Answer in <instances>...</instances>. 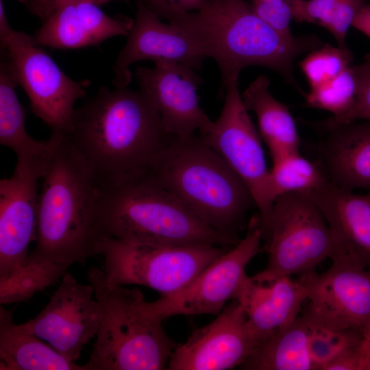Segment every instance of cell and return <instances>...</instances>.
<instances>
[{
	"mask_svg": "<svg viewBox=\"0 0 370 370\" xmlns=\"http://www.w3.org/2000/svg\"><path fill=\"white\" fill-rule=\"evenodd\" d=\"M256 346L244 309L234 300L214 320L195 330L184 343L176 345L167 369H233L239 367Z\"/></svg>",
	"mask_w": 370,
	"mask_h": 370,
	"instance_id": "2e32d148",
	"label": "cell"
},
{
	"mask_svg": "<svg viewBox=\"0 0 370 370\" xmlns=\"http://www.w3.org/2000/svg\"><path fill=\"white\" fill-rule=\"evenodd\" d=\"M18 85L5 60L0 64V144L13 151L17 160H28L46 157L50 152L53 140L33 138L25 127V112L18 100Z\"/></svg>",
	"mask_w": 370,
	"mask_h": 370,
	"instance_id": "d4e9b609",
	"label": "cell"
},
{
	"mask_svg": "<svg viewBox=\"0 0 370 370\" xmlns=\"http://www.w3.org/2000/svg\"><path fill=\"white\" fill-rule=\"evenodd\" d=\"M352 26L370 38V5L363 3L360 6Z\"/></svg>",
	"mask_w": 370,
	"mask_h": 370,
	"instance_id": "d590c367",
	"label": "cell"
},
{
	"mask_svg": "<svg viewBox=\"0 0 370 370\" xmlns=\"http://www.w3.org/2000/svg\"><path fill=\"white\" fill-rule=\"evenodd\" d=\"M99 223L103 237L140 244L233 247L241 239L208 225L143 171L100 184Z\"/></svg>",
	"mask_w": 370,
	"mask_h": 370,
	"instance_id": "5b68a950",
	"label": "cell"
},
{
	"mask_svg": "<svg viewBox=\"0 0 370 370\" xmlns=\"http://www.w3.org/2000/svg\"><path fill=\"white\" fill-rule=\"evenodd\" d=\"M12 311L0 307L1 370H86L14 323Z\"/></svg>",
	"mask_w": 370,
	"mask_h": 370,
	"instance_id": "603a6c76",
	"label": "cell"
},
{
	"mask_svg": "<svg viewBox=\"0 0 370 370\" xmlns=\"http://www.w3.org/2000/svg\"><path fill=\"white\" fill-rule=\"evenodd\" d=\"M353 69L356 82L355 103L352 110L338 123L370 120V56L362 63L353 65Z\"/></svg>",
	"mask_w": 370,
	"mask_h": 370,
	"instance_id": "1f68e13d",
	"label": "cell"
},
{
	"mask_svg": "<svg viewBox=\"0 0 370 370\" xmlns=\"http://www.w3.org/2000/svg\"><path fill=\"white\" fill-rule=\"evenodd\" d=\"M310 323L302 313L258 344L239 366L246 370H313L308 349Z\"/></svg>",
	"mask_w": 370,
	"mask_h": 370,
	"instance_id": "cb8c5ba5",
	"label": "cell"
},
{
	"mask_svg": "<svg viewBox=\"0 0 370 370\" xmlns=\"http://www.w3.org/2000/svg\"><path fill=\"white\" fill-rule=\"evenodd\" d=\"M94 288L66 273L40 313L18 326L45 340L67 359L75 362L100 325L101 308Z\"/></svg>",
	"mask_w": 370,
	"mask_h": 370,
	"instance_id": "4fadbf2b",
	"label": "cell"
},
{
	"mask_svg": "<svg viewBox=\"0 0 370 370\" xmlns=\"http://www.w3.org/2000/svg\"><path fill=\"white\" fill-rule=\"evenodd\" d=\"M1 57L29 101L32 112L52 131L64 135L71 125L75 101L84 97L89 82L68 77L33 36L12 29L0 36Z\"/></svg>",
	"mask_w": 370,
	"mask_h": 370,
	"instance_id": "9c48e42d",
	"label": "cell"
},
{
	"mask_svg": "<svg viewBox=\"0 0 370 370\" xmlns=\"http://www.w3.org/2000/svg\"><path fill=\"white\" fill-rule=\"evenodd\" d=\"M38 195L35 246L29 258L69 267L99 255L100 183L72 145L51 134Z\"/></svg>",
	"mask_w": 370,
	"mask_h": 370,
	"instance_id": "3957f363",
	"label": "cell"
},
{
	"mask_svg": "<svg viewBox=\"0 0 370 370\" xmlns=\"http://www.w3.org/2000/svg\"><path fill=\"white\" fill-rule=\"evenodd\" d=\"M160 18L143 0L137 2L133 27L112 67L114 87L128 86L132 77L130 66L140 60H164L195 70L201 68L207 58L201 47L181 29Z\"/></svg>",
	"mask_w": 370,
	"mask_h": 370,
	"instance_id": "e0dca14e",
	"label": "cell"
},
{
	"mask_svg": "<svg viewBox=\"0 0 370 370\" xmlns=\"http://www.w3.org/2000/svg\"><path fill=\"white\" fill-rule=\"evenodd\" d=\"M111 1H113V0H54V2H53V10L56 7H58V6H59L60 5H62L64 3H68V2H71V1L88 2V3H93V4L97 5L99 6L100 5H102L103 3H108V2ZM123 1H127V0H123Z\"/></svg>",
	"mask_w": 370,
	"mask_h": 370,
	"instance_id": "f35d334b",
	"label": "cell"
},
{
	"mask_svg": "<svg viewBox=\"0 0 370 370\" xmlns=\"http://www.w3.org/2000/svg\"><path fill=\"white\" fill-rule=\"evenodd\" d=\"M358 349L360 356V370H370V322L362 330Z\"/></svg>",
	"mask_w": 370,
	"mask_h": 370,
	"instance_id": "e575fe53",
	"label": "cell"
},
{
	"mask_svg": "<svg viewBox=\"0 0 370 370\" xmlns=\"http://www.w3.org/2000/svg\"><path fill=\"white\" fill-rule=\"evenodd\" d=\"M223 92L225 103L219 116L210 131L200 136L247 185L258 217L264 219L269 215L274 199L260 135L243 103L238 79L230 81Z\"/></svg>",
	"mask_w": 370,
	"mask_h": 370,
	"instance_id": "8fae6325",
	"label": "cell"
},
{
	"mask_svg": "<svg viewBox=\"0 0 370 370\" xmlns=\"http://www.w3.org/2000/svg\"><path fill=\"white\" fill-rule=\"evenodd\" d=\"M365 0H332L330 7L318 23L336 39L338 47L347 49L346 36L354 18Z\"/></svg>",
	"mask_w": 370,
	"mask_h": 370,
	"instance_id": "4dcf8cb0",
	"label": "cell"
},
{
	"mask_svg": "<svg viewBox=\"0 0 370 370\" xmlns=\"http://www.w3.org/2000/svg\"><path fill=\"white\" fill-rule=\"evenodd\" d=\"M232 247L212 244L163 246L104 236L99 245L108 282L141 285L168 295L189 283Z\"/></svg>",
	"mask_w": 370,
	"mask_h": 370,
	"instance_id": "ba28073f",
	"label": "cell"
},
{
	"mask_svg": "<svg viewBox=\"0 0 370 370\" xmlns=\"http://www.w3.org/2000/svg\"><path fill=\"white\" fill-rule=\"evenodd\" d=\"M69 267L35 262L29 257L17 271L0 280L1 305L28 301L36 293L56 282Z\"/></svg>",
	"mask_w": 370,
	"mask_h": 370,
	"instance_id": "4316f807",
	"label": "cell"
},
{
	"mask_svg": "<svg viewBox=\"0 0 370 370\" xmlns=\"http://www.w3.org/2000/svg\"><path fill=\"white\" fill-rule=\"evenodd\" d=\"M356 82L353 64L340 75L305 95L306 104L330 112L332 116L325 121L341 123L352 110L356 100Z\"/></svg>",
	"mask_w": 370,
	"mask_h": 370,
	"instance_id": "83f0119b",
	"label": "cell"
},
{
	"mask_svg": "<svg viewBox=\"0 0 370 370\" xmlns=\"http://www.w3.org/2000/svg\"><path fill=\"white\" fill-rule=\"evenodd\" d=\"M48 156L17 160L12 175L0 181V280L27 261L36 234L38 182Z\"/></svg>",
	"mask_w": 370,
	"mask_h": 370,
	"instance_id": "5bb4252c",
	"label": "cell"
},
{
	"mask_svg": "<svg viewBox=\"0 0 370 370\" xmlns=\"http://www.w3.org/2000/svg\"><path fill=\"white\" fill-rule=\"evenodd\" d=\"M175 4L177 8L185 11H195L199 10L206 0H166Z\"/></svg>",
	"mask_w": 370,
	"mask_h": 370,
	"instance_id": "74e56055",
	"label": "cell"
},
{
	"mask_svg": "<svg viewBox=\"0 0 370 370\" xmlns=\"http://www.w3.org/2000/svg\"><path fill=\"white\" fill-rule=\"evenodd\" d=\"M256 215L268 256L265 268L252 276L256 280L312 274L326 258L342 256L322 212L306 195H282L267 218Z\"/></svg>",
	"mask_w": 370,
	"mask_h": 370,
	"instance_id": "52a82bcc",
	"label": "cell"
},
{
	"mask_svg": "<svg viewBox=\"0 0 370 370\" xmlns=\"http://www.w3.org/2000/svg\"><path fill=\"white\" fill-rule=\"evenodd\" d=\"M159 17L181 29L213 58L221 77V90L238 79L247 66L275 71L302 90L293 76L300 55L323 45L315 35L286 36L263 21L245 0H206L197 10L185 11L166 0H143Z\"/></svg>",
	"mask_w": 370,
	"mask_h": 370,
	"instance_id": "6da1fadb",
	"label": "cell"
},
{
	"mask_svg": "<svg viewBox=\"0 0 370 370\" xmlns=\"http://www.w3.org/2000/svg\"><path fill=\"white\" fill-rule=\"evenodd\" d=\"M87 277L102 316L86 370L167 369L177 345L162 321L142 312L143 293L110 283L95 267L89 268Z\"/></svg>",
	"mask_w": 370,
	"mask_h": 370,
	"instance_id": "8992f818",
	"label": "cell"
},
{
	"mask_svg": "<svg viewBox=\"0 0 370 370\" xmlns=\"http://www.w3.org/2000/svg\"><path fill=\"white\" fill-rule=\"evenodd\" d=\"M25 3L33 13L42 21L47 18L53 10L54 0H21Z\"/></svg>",
	"mask_w": 370,
	"mask_h": 370,
	"instance_id": "8d00e7d4",
	"label": "cell"
},
{
	"mask_svg": "<svg viewBox=\"0 0 370 370\" xmlns=\"http://www.w3.org/2000/svg\"><path fill=\"white\" fill-rule=\"evenodd\" d=\"M251 5L257 15L278 32L294 36L290 27L293 15L289 0H251Z\"/></svg>",
	"mask_w": 370,
	"mask_h": 370,
	"instance_id": "d6a6232c",
	"label": "cell"
},
{
	"mask_svg": "<svg viewBox=\"0 0 370 370\" xmlns=\"http://www.w3.org/2000/svg\"><path fill=\"white\" fill-rule=\"evenodd\" d=\"M33 38L40 47L71 49L97 46L116 36H128L134 20L122 15L110 16L98 5L71 1L56 7L42 21Z\"/></svg>",
	"mask_w": 370,
	"mask_h": 370,
	"instance_id": "d6986e66",
	"label": "cell"
},
{
	"mask_svg": "<svg viewBox=\"0 0 370 370\" xmlns=\"http://www.w3.org/2000/svg\"><path fill=\"white\" fill-rule=\"evenodd\" d=\"M152 68L138 66L135 77L140 90L158 111L165 132L186 137L210 131L211 121L199 104L197 91L201 78L183 64L160 60Z\"/></svg>",
	"mask_w": 370,
	"mask_h": 370,
	"instance_id": "9a60e30c",
	"label": "cell"
},
{
	"mask_svg": "<svg viewBox=\"0 0 370 370\" xmlns=\"http://www.w3.org/2000/svg\"><path fill=\"white\" fill-rule=\"evenodd\" d=\"M262 233L256 214L245 236L206 267L189 283L153 301L143 298L140 308L147 317L162 321L176 315L219 314L247 276L249 262L262 250Z\"/></svg>",
	"mask_w": 370,
	"mask_h": 370,
	"instance_id": "30bf717a",
	"label": "cell"
},
{
	"mask_svg": "<svg viewBox=\"0 0 370 370\" xmlns=\"http://www.w3.org/2000/svg\"><path fill=\"white\" fill-rule=\"evenodd\" d=\"M362 334L361 330L330 329L310 323L308 349L313 370H321L340 354L356 345Z\"/></svg>",
	"mask_w": 370,
	"mask_h": 370,
	"instance_id": "f1b7e54d",
	"label": "cell"
},
{
	"mask_svg": "<svg viewBox=\"0 0 370 370\" xmlns=\"http://www.w3.org/2000/svg\"><path fill=\"white\" fill-rule=\"evenodd\" d=\"M306 195L322 212L341 254L370 270V193L356 194L328 181Z\"/></svg>",
	"mask_w": 370,
	"mask_h": 370,
	"instance_id": "44dd1931",
	"label": "cell"
},
{
	"mask_svg": "<svg viewBox=\"0 0 370 370\" xmlns=\"http://www.w3.org/2000/svg\"><path fill=\"white\" fill-rule=\"evenodd\" d=\"M314 273L297 279L285 275L263 282L245 278L233 300L244 309L256 346L297 319L306 301Z\"/></svg>",
	"mask_w": 370,
	"mask_h": 370,
	"instance_id": "ac0fdd59",
	"label": "cell"
},
{
	"mask_svg": "<svg viewBox=\"0 0 370 370\" xmlns=\"http://www.w3.org/2000/svg\"><path fill=\"white\" fill-rule=\"evenodd\" d=\"M350 50L325 44L313 50L300 62L310 86L317 87L334 79L352 65Z\"/></svg>",
	"mask_w": 370,
	"mask_h": 370,
	"instance_id": "f546056e",
	"label": "cell"
},
{
	"mask_svg": "<svg viewBox=\"0 0 370 370\" xmlns=\"http://www.w3.org/2000/svg\"><path fill=\"white\" fill-rule=\"evenodd\" d=\"M303 314L312 325L362 331L370 322V270L347 255L310 281Z\"/></svg>",
	"mask_w": 370,
	"mask_h": 370,
	"instance_id": "7c38bea8",
	"label": "cell"
},
{
	"mask_svg": "<svg viewBox=\"0 0 370 370\" xmlns=\"http://www.w3.org/2000/svg\"><path fill=\"white\" fill-rule=\"evenodd\" d=\"M169 135L140 90L103 86L75 110L62 136L101 184L145 170Z\"/></svg>",
	"mask_w": 370,
	"mask_h": 370,
	"instance_id": "7a4b0ae2",
	"label": "cell"
},
{
	"mask_svg": "<svg viewBox=\"0 0 370 370\" xmlns=\"http://www.w3.org/2000/svg\"><path fill=\"white\" fill-rule=\"evenodd\" d=\"M143 171L208 225L235 238L257 208L247 185L201 136L169 135Z\"/></svg>",
	"mask_w": 370,
	"mask_h": 370,
	"instance_id": "277c9868",
	"label": "cell"
},
{
	"mask_svg": "<svg viewBox=\"0 0 370 370\" xmlns=\"http://www.w3.org/2000/svg\"><path fill=\"white\" fill-rule=\"evenodd\" d=\"M358 345V343L340 354L325 365L321 370H360Z\"/></svg>",
	"mask_w": 370,
	"mask_h": 370,
	"instance_id": "836d02e7",
	"label": "cell"
},
{
	"mask_svg": "<svg viewBox=\"0 0 370 370\" xmlns=\"http://www.w3.org/2000/svg\"><path fill=\"white\" fill-rule=\"evenodd\" d=\"M269 86V79L260 75L241 97L246 109L256 115L260 134L273 160L299 151L301 138L288 106L271 95Z\"/></svg>",
	"mask_w": 370,
	"mask_h": 370,
	"instance_id": "7402d4cb",
	"label": "cell"
},
{
	"mask_svg": "<svg viewBox=\"0 0 370 370\" xmlns=\"http://www.w3.org/2000/svg\"><path fill=\"white\" fill-rule=\"evenodd\" d=\"M272 160L269 182L274 201L284 194L307 195L329 181L318 162L302 156L299 151L288 153Z\"/></svg>",
	"mask_w": 370,
	"mask_h": 370,
	"instance_id": "484cf974",
	"label": "cell"
},
{
	"mask_svg": "<svg viewBox=\"0 0 370 370\" xmlns=\"http://www.w3.org/2000/svg\"><path fill=\"white\" fill-rule=\"evenodd\" d=\"M316 127L325 135L317 145V162L334 185L354 191L370 188V120Z\"/></svg>",
	"mask_w": 370,
	"mask_h": 370,
	"instance_id": "ffe728a7",
	"label": "cell"
}]
</instances>
